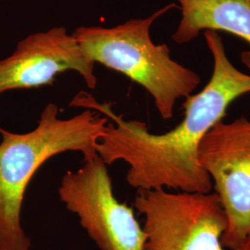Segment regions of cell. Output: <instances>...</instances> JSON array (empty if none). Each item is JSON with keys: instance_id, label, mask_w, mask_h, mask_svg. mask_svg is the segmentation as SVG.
I'll return each instance as SVG.
<instances>
[{"instance_id": "obj_1", "label": "cell", "mask_w": 250, "mask_h": 250, "mask_svg": "<svg viewBox=\"0 0 250 250\" xmlns=\"http://www.w3.org/2000/svg\"><path fill=\"white\" fill-rule=\"evenodd\" d=\"M213 59V71L205 87L190 95L183 104L184 120L164 134L150 133L146 125L126 121L109 104L99 103L88 93L78 94L72 107L91 108L108 119L97 152L107 165L124 161L126 181L137 190L173 189L209 193L213 186L198 162V146L215 125L222 122L234 100L250 94V75L229 60L218 32H203Z\"/></svg>"}, {"instance_id": "obj_2", "label": "cell", "mask_w": 250, "mask_h": 250, "mask_svg": "<svg viewBox=\"0 0 250 250\" xmlns=\"http://www.w3.org/2000/svg\"><path fill=\"white\" fill-rule=\"evenodd\" d=\"M59 112L48 103L34 130L15 134L0 129V250H31L21 216L27 188L39 168L64 152H80L83 161L98 155L107 117L91 108L69 119H61Z\"/></svg>"}, {"instance_id": "obj_3", "label": "cell", "mask_w": 250, "mask_h": 250, "mask_svg": "<svg viewBox=\"0 0 250 250\" xmlns=\"http://www.w3.org/2000/svg\"><path fill=\"white\" fill-rule=\"evenodd\" d=\"M170 4L149 17L133 19L112 28L83 26L72 34L83 54L94 63L123 73L146 90L163 120L173 116L180 99H187L201 83L199 74L170 57V47L156 45L150 28Z\"/></svg>"}, {"instance_id": "obj_4", "label": "cell", "mask_w": 250, "mask_h": 250, "mask_svg": "<svg viewBox=\"0 0 250 250\" xmlns=\"http://www.w3.org/2000/svg\"><path fill=\"white\" fill-rule=\"evenodd\" d=\"M134 207L144 217L145 250H225L227 217L215 192L139 189Z\"/></svg>"}, {"instance_id": "obj_5", "label": "cell", "mask_w": 250, "mask_h": 250, "mask_svg": "<svg viewBox=\"0 0 250 250\" xmlns=\"http://www.w3.org/2000/svg\"><path fill=\"white\" fill-rule=\"evenodd\" d=\"M58 194L100 250H145L146 233L134 209L117 199L107 165L99 155L63 175Z\"/></svg>"}, {"instance_id": "obj_6", "label": "cell", "mask_w": 250, "mask_h": 250, "mask_svg": "<svg viewBox=\"0 0 250 250\" xmlns=\"http://www.w3.org/2000/svg\"><path fill=\"white\" fill-rule=\"evenodd\" d=\"M197 156L227 217L222 244L239 250L250 236V120L218 123L200 142Z\"/></svg>"}, {"instance_id": "obj_7", "label": "cell", "mask_w": 250, "mask_h": 250, "mask_svg": "<svg viewBox=\"0 0 250 250\" xmlns=\"http://www.w3.org/2000/svg\"><path fill=\"white\" fill-rule=\"evenodd\" d=\"M95 64L65 28L39 32L21 40L11 56L0 61V94L50 84L67 71L78 72L87 87L95 89Z\"/></svg>"}, {"instance_id": "obj_8", "label": "cell", "mask_w": 250, "mask_h": 250, "mask_svg": "<svg viewBox=\"0 0 250 250\" xmlns=\"http://www.w3.org/2000/svg\"><path fill=\"white\" fill-rule=\"evenodd\" d=\"M182 18L172 40L186 44L208 30L223 31L250 45V0H176ZM242 62L250 70V50L241 54Z\"/></svg>"}, {"instance_id": "obj_9", "label": "cell", "mask_w": 250, "mask_h": 250, "mask_svg": "<svg viewBox=\"0 0 250 250\" xmlns=\"http://www.w3.org/2000/svg\"><path fill=\"white\" fill-rule=\"evenodd\" d=\"M237 250H250V236L245 241L241 246V248Z\"/></svg>"}]
</instances>
